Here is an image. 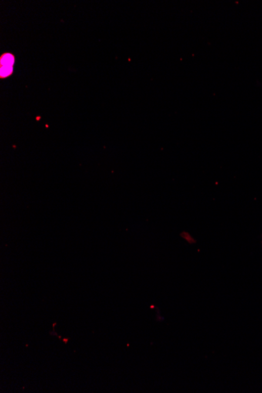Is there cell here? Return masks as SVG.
<instances>
[{
  "label": "cell",
  "mask_w": 262,
  "mask_h": 393,
  "mask_svg": "<svg viewBox=\"0 0 262 393\" xmlns=\"http://www.w3.org/2000/svg\"><path fill=\"white\" fill-rule=\"evenodd\" d=\"M14 63V58L12 55H6L3 57L1 61V76H8L12 72V65Z\"/></svg>",
  "instance_id": "6da1fadb"
}]
</instances>
